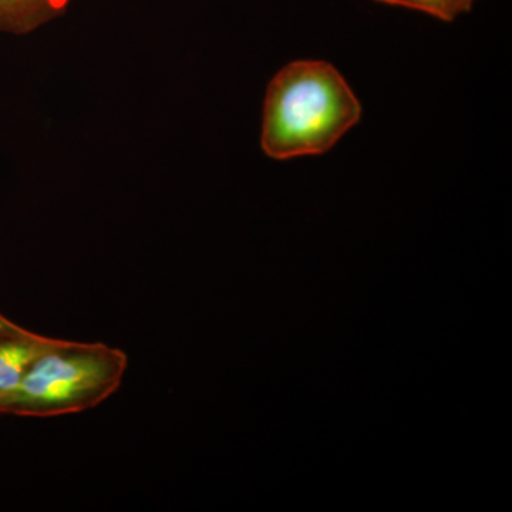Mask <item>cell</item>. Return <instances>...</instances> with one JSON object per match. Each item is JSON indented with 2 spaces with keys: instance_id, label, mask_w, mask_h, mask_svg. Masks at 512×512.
I'll return each mask as SVG.
<instances>
[{
  "instance_id": "obj_1",
  "label": "cell",
  "mask_w": 512,
  "mask_h": 512,
  "mask_svg": "<svg viewBox=\"0 0 512 512\" xmlns=\"http://www.w3.org/2000/svg\"><path fill=\"white\" fill-rule=\"evenodd\" d=\"M362 120V104L333 64L296 60L266 87L261 148L286 161L329 153Z\"/></svg>"
},
{
  "instance_id": "obj_3",
  "label": "cell",
  "mask_w": 512,
  "mask_h": 512,
  "mask_svg": "<svg viewBox=\"0 0 512 512\" xmlns=\"http://www.w3.org/2000/svg\"><path fill=\"white\" fill-rule=\"evenodd\" d=\"M62 339L49 338L23 328L19 332L0 335V400L9 396L30 369V366L56 348Z\"/></svg>"
},
{
  "instance_id": "obj_4",
  "label": "cell",
  "mask_w": 512,
  "mask_h": 512,
  "mask_svg": "<svg viewBox=\"0 0 512 512\" xmlns=\"http://www.w3.org/2000/svg\"><path fill=\"white\" fill-rule=\"evenodd\" d=\"M70 3L72 0H0V33L30 35L63 16Z\"/></svg>"
},
{
  "instance_id": "obj_5",
  "label": "cell",
  "mask_w": 512,
  "mask_h": 512,
  "mask_svg": "<svg viewBox=\"0 0 512 512\" xmlns=\"http://www.w3.org/2000/svg\"><path fill=\"white\" fill-rule=\"evenodd\" d=\"M477 0H448V9H450L451 19L456 20L458 16L466 15L473 9Z\"/></svg>"
},
{
  "instance_id": "obj_6",
  "label": "cell",
  "mask_w": 512,
  "mask_h": 512,
  "mask_svg": "<svg viewBox=\"0 0 512 512\" xmlns=\"http://www.w3.org/2000/svg\"><path fill=\"white\" fill-rule=\"evenodd\" d=\"M22 329V326L12 322V320L6 318V316L0 312V335H8V333L19 332V330Z\"/></svg>"
},
{
  "instance_id": "obj_2",
  "label": "cell",
  "mask_w": 512,
  "mask_h": 512,
  "mask_svg": "<svg viewBox=\"0 0 512 512\" xmlns=\"http://www.w3.org/2000/svg\"><path fill=\"white\" fill-rule=\"evenodd\" d=\"M128 363L124 350L106 343L62 339L0 400V414L49 419L96 409L119 392Z\"/></svg>"
}]
</instances>
